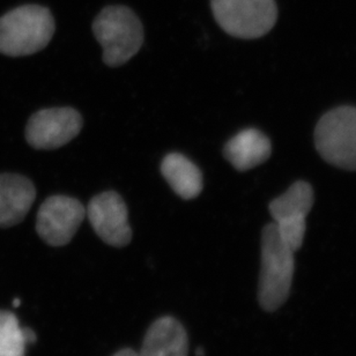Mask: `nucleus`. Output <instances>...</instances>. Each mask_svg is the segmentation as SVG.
Here are the masks:
<instances>
[{"mask_svg":"<svg viewBox=\"0 0 356 356\" xmlns=\"http://www.w3.org/2000/svg\"><path fill=\"white\" fill-rule=\"evenodd\" d=\"M55 29V19L47 7H17L0 17V54L8 57L34 55L50 43Z\"/></svg>","mask_w":356,"mask_h":356,"instance_id":"1","label":"nucleus"},{"mask_svg":"<svg viewBox=\"0 0 356 356\" xmlns=\"http://www.w3.org/2000/svg\"><path fill=\"white\" fill-rule=\"evenodd\" d=\"M294 252L273 222L264 227L258 301L265 312H275L287 301L294 275Z\"/></svg>","mask_w":356,"mask_h":356,"instance_id":"2","label":"nucleus"},{"mask_svg":"<svg viewBox=\"0 0 356 356\" xmlns=\"http://www.w3.org/2000/svg\"><path fill=\"white\" fill-rule=\"evenodd\" d=\"M92 33L103 49V62L122 66L137 55L144 43V28L129 7L108 6L92 22Z\"/></svg>","mask_w":356,"mask_h":356,"instance_id":"3","label":"nucleus"},{"mask_svg":"<svg viewBox=\"0 0 356 356\" xmlns=\"http://www.w3.org/2000/svg\"><path fill=\"white\" fill-rule=\"evenodd\" d=\"M315 145L326 162L356 170L355 106H339L326 113L316 127Z\"/></svg>","mask_w":356,"mask_h":356,"instance_id":"4","label":"nucleus"},{"mask_svg":"<svg viewBox=\"0 0 356 356\" xmlns=\"http://www.w3.org/2000/svg\"><path fill=\"white\" fill-rule=\"evenodd\" d=\"M211 7L227 34L245 40L264 36L277 17L274 0H211Z\"/></svg>","mask_w":356,"mask_h":356,"instance_id":"5","label":"nucleus"},{"mask_svg":"<svg viewBox=\"0 0 356 356\" xmlns=\"http://www.w3.org/2000/svg\"><path fill=\"white\" fill-rule=\"evenodd\" d=\"M314 205V191L307 181H295L284 195L268 205L273 223L282 240L294 251L305 241L307 216Z\"/></svg>","mask_w":356,"mask_h":356,"instance_id":"6","label":"nucleus"},{"mask_svg":"<svg viewBox=\"0 0 356 356\" xmlns=\"http://www.w3.org/2000/svg\"><path fill=\"white\" fill-rule=\"evenodd\" d=\"M86 216V209L78 199L69 195H51L38 209L36 232L51 247H64L76 236Z\"/></svg>","mask_w":356,"mask_h":356,"instance_id":"7","label":"nucleus"},{"mask_svg":"<svg viewBox=\"0 0 356 356\" xmlns=\"http://www.w3.org/2000/svg\"><path fill=\"white\" fill-rule=\"evenodd\" d=\"M83 117L70 106L35 113L26 127V140L35 149H56L69 144L83 129Z\"/></svg>","mask_w":356,"mask_h":356,"instance_id":"8","label":"nucleus"},{"mask_svg":"<svg viewBox=\"0 0 356 356\" xmlns=\"http://www.w3.org/2000/svg\"><path fill=\"white\" fill-rule=\"evenodd\" d=\"M89 222L97 236L111 247L124 248L132 240L127 206L115 191H106L92 197L86 211Z\"/></svg>","mask_w":356,"mask_h":356,"instance_id":"9","label":"nucleus"},{"mask_svg":"<svg viewBox=\"0 0 356 356\" xmlns=\"http://www.w3.org/2000/svg\"><path fill=\"white\" fill-rule=\"evenodd\" d=\"M36 199V188L26 176L0 174V228H10L24 221Z\"/></svg>","mask_w":356,"mask_h":356,"instance_id":"10","label":"nucleus"},{"mask_svg":"<svg viewBox=\"0 0 356 356\" xmlns=\"http://www.w3.org/2000/svg\"><path fill=\"white\" fill-rule=\"evenodd\" d=\"M139 356H188V333L177 319L165 316L147 330Z\"/></svg>","mask_w":356,"mask_h":356,"instance_id":"11","label":"nucleus"},{"mask_svg":"<svg viewBox=\"0 0 356 356\" xmlns=\"http://www.w3.org/2000/svg\"><path fill=\"white\" fill-rule=\"evenodd\" d=\"M272 153L268 138L261 131L247 129L232 138L223 148V155L238 172H247L266 161Z\"/></svg>","mask_w":356,"mask_h":356,"instance_id":"12","label":"nucleus"},{"mask_svg":"<svg viewBox=\"0 0 356 356\" xmlns=\"http://www.w3.org/2000/svg\"><path fill=\"white\" fill-rule=\"evenodd\" d=\"M161 174L181 199L191 200L202 193L204 188L202 170L181 153H170L165 156L162 160Z\"/></svg>","mask_w":356,"mask_h":356,"instance_id":"13","label":"nucleus"},{"mask_svg":"<svg viewBox=\"0 0 356 356\" xmlns=\"http://www.w3.org/2000/svg\"><path fill=\"white\" fill-rule=\"evenodd\" d=\"M26 346L17 316L0 310V356H24Z\"/></svg>","mask_w":356,"mask_h":356,"instance_id":"14","label":"nucleus"},{"mask_svg":"<svg viewBox=\"0 0 356 356\" xmlns=\"http://www.w3.org/2000/svg\"><path fill=\"white\" fill-rule=\"evenodd\" d=\"M22 334H24V339L26 345H28V343H34L35 341L38 340L36 333H35L33 330L29 329V327H22Z\"/></svg>","mask_w":356,"mask_h":356,"instance_id":"15","label":"nucleus"},{"mask_svg":"<svg viewBox=\"0 0 356 356\" xmlns=\"http://www.w3.org/2000/svg\"><path fill=\"white\" fill-rule=\"evenodd\" d=\"M113 356H139L137 352L131 348H124V350H118L115 355Z\"/></svg>","mask_w":356,"mask_h":356,"instance_id":"16","label":"nucleus"},{"mask_svg":"<svg viewBox=\"0 0 356 356\" xmlns=\"http://www.w3.org/2000/svg\"><path fill=\"white\" fill-rule=\"evenodd\" d=\"M195 355L205 356V350H204V348H202V347H200V348H198V350H197V352H195Z\"/></svg>","mask_w":356,"mask_h":356,"instance_id":"17","label":"nucleus"},{"mask_svg":"<svg viewBox=\"0 0 356 356\" xmlns=\"http://www.w3.org/2000/svg\"><path fill=\"white\" fill-rule=\"evenodd\" d=\"M21 305V301L19 300V298H15L13 302L14 307H19V305Z\"/></svg>","mask_w":356,"mask_h":356,"instance_id":"18","label":"nucleus"}]
</instances>
